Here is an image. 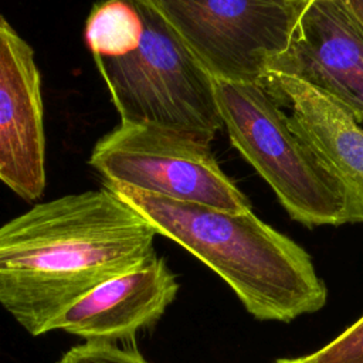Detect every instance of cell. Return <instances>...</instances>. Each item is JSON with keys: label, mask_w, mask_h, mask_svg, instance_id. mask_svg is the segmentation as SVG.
I'll return each instance as SVG.
<instances>
[{"label": "cell", "mask_w": 363, "mask_h": 363, "mask_svg": "<svg viewBox=\"0 0 363 363\" xmlns=\"http://www.w3.org/2000/svg\"><path fill=\"white\" fill-rule=\"evenodd\" d=\"M157 231L108 186L35 204L0 228V302L31 336L98 286L150 264Z\"/></svg>", "instance_id": "1"}, {"label": "cell", "mask_w": 363, "mask_h": 363, "mask_svg": "<svg viewBox=\"0 0 363 363\" xmlns=\"http://www.w3.org/2000/svg\"><path fill=\"white\" fill-rule=\"evenodd\" d=\"M157 231L220 275L258 320L291 322L322 309L328 289L311 255L252 210L227 211L116 187Z\"/></svg>", "instance_id": "2"}, {"label": "cell", "mask_w": 363, "mask_h": 363, "mask_svg": "<svg viewBox=\"0 0 363 363\" xmlns=\"http://www.w3.org/2000/svg\"><path fill=\"white\" fill-rule=\"evenodd\" d=\"M140 44L95 60L121 122L152 125L210 145L223 128L216 82L174 30L145 1Z\"/></svg>", "instance_id": "3"}, {"label": "cell", "mask_w": 363, "mask_h": 363, "mask_svg": "<svg viewBox=\"0 0 363 363\" xmlns=\"http://www.w3.org/2000/svg\"><path fill=\"white\" fill-rule=\"evenodd\" d=\"M233 146L274 190L289 217L309 228L349 224L345 193L261 82L214 78Z\"/></svg>", "instance_id": "4"}, {"label": "cell", "mask_w": 363, "mask_h": 363, "mask_svg": "<svg viewBox=\"0 0 363 363\" xmlns=\"http://www.w3.org/2000/svg\"><path fill=\"white\" fill-rule=\"evenodd\" d=\"M89 164L109 186L227 211L251 210L210 145L169 129L121 122L96 142Z\"/></svg>", "instance_id": "5"}, {"label": "cell", "mask_w": 363, "mask_h": 363, "mask_svg": "<svg viewBox=\"0 0 363 363\" xmlns=\"http://www.w3.org/2000/svg\"><path fill=\"white\" fill-rule=\"evenodd\" d=\"M214 78L262 82L288 45L303 0H142Z\"/></svg>", "instance_id": "6"}, {"label": "cell", "mask_w": 363, "mask_h": 363, "mask_svg": "<svg viewBox=\"0 0 363 363\" xmlns=\"http://www.w3.org/2000/svg\"><path fill=\"white\" fill-rule=\"evenodd\" d=\"M268 72L311 84L363 122V26L340 0H303L289 43Z\"/></svg>", "instance_id": "7"}, {"label": "cell", "mask_w": 363, "mask_h": 363, "mask_svg": "<svg viewBox=\"0 0 363 363\" xmlns=\"http://www.w3.org/2000/svg\"><path fill=\"white\" fill-rule=\"evenodd\" d=\"M0 179L26 201L45 187L41 77L34 50L0 18Z\"/></svg>", "instance_id": "8"}, {"label": "cell", "mask_w": 363, "mask_h": 363, "mask_svg": "<svg viewBox=\"0 0 363 363\" xmlns=\"http://www.w3.org/2000/svg\"><path fill=\"white\" fill-rule=\"evenodd\" d=\"M265 88L288 109L295 130L340 184L349 224H363V128L336 98L311 84L268 72Z\"/></svg>", "instance_id": "9"}, {"label": "cell", "mask_w": 363, "mask_h": 363, "mask_svg": "<svg viewBox=\"0 0 363 363\" xmlns=\"http://www.w3.org/2000/svg\"><path fill=\"white\" fill-rule=\"evenodd\" d=\"M179 292V282L162 257L135 272L118 277L84 296L55 323V330L86 342H132L155 326Z\"/></svg>", "instance_id": "10"}, {"label": "cell", "mask_w": 363, "mask_h": 363, "mask_svg": "<svg viewBox=\"0 0 363 363\" xmlns=\"http://www.w3.org/2000/svg\"><path fill=\"white\" fill-rule=\"evenodd\" d=\"M143 17L138 0H101L85 23V41L95 60L123 57L140 44Z\"/></svg>", "instance_id": "11"}, {"label": "cell", "mask_w": 363, "mask_h": 363, "mask_svg": "<svg viewBox=\"0 0 363 363\" xmlns=\"http://www.w3.org/2000/svg\"><path fill=\"white\" fill-rule=\"evenodd\" d=\"M296 363H363V316L322 349Z\"/></svg>", "instance_id": "12"}, {"label": "cell", "mask_w": 363, "mask_h": 363, "mask_svg": "<svg viewBox=\"0 0 363 363\" xmlns=\"http://www.w3.org/2000/svg\"><path fill=\"white\" fill-rule=\"evenodd\" d=\"M58 363H149L136 345L119 347L106 342H85L67 350Z\"/></svg>", "instance_id": "13"}, {"label": "cell", "mask_w": 363, "mask_h": 363, "mask_svg": "<svg viewBox=\"0 0 363 363\" xmlns=\"http://www.w3.org/2000/svg\"><path fill=\"white\" fill-rule=\"evenodd\" d=\"M340 1L356 17V20L363 26V0H340Z\"/></svg>", "instance_id": "14"}, {"label": "cell", "mask_w": 363, "mask_h": 363, "mask_svg": "<svg viewBox=\"0 0 363 363\" xmlns=\"http://www.w3.org/2000/svg\"><path fill=\"white\" fill-rule=\"evenodd\" d=\"M275 363H296L295 359H281V360H277Z\"/></svg>", "instance_id": "15"}]
</instances>
